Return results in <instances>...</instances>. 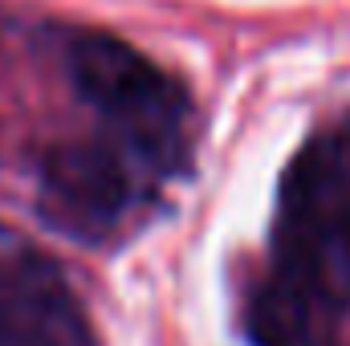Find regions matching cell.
Instances as JSON below:
<instances>
[{
    "label": "cell",
    "instance_id": "obj_2",
    "mask_svg": "<svg viewBox=\"0 0 350 346\" xmlns=\"http://www.w3.org/2000/svg\"><path fill=\"white\" fill-rule=\"evenodd\" d=\"M70 74L90 106L118 122L139 147L151 155L167 151L187 98L151 57L110 33H86L70 45Z\"/></svg>",
    "mask_w": 350,
    "mask_h": 346
},
{
    "label": "cell",
    "instance_id": "obj_4",
    "mask_svg": "<svg viewBox=\"0 0 350 346\" xmlns=\"http://www.w3.org/2000/svg\"><path fill=\"white\" fill-rule=\"evenodd\" d=\"M131 204V172L102 143H57L41 163V208L70 232L94 237Z\"/></svg>",
    "mask_w": 350,
    "mask_h": 346
},
{
    "label": "cell",
    "instance_id": "obj_1",
    "mask_svg": "<svg viewBox=\"0 0 350 346\" xmlns=\"http://www.w3.org/2000/svg\"><path fill=\"white\" fill-rule=\"evenodd\" d=\"M273 253L277 273L314 306L350 302V168L334 143H314L289 163Z\"/></svg>",
    "mask_w": 350,
    "mask_h": 346
},
{
    "label": "cell",
    "instance_id": "obj_5",
    "mask_svg": "<svg viewBox=\"0 0 350 346\" xmlns=\"http://www.w3.org/2000/svg\"><path fill=\"white\" fill-rule=\"evenodd\" d=\"M314 302L281 273L253 289L249 338L253 346H314Z\"/></svg>",
    "mask_w": 350,
    "mask_h": 346
},
{
    "label": "cell",
    "instance_id": "obj_3",
    "mask_svg": "<svg viewBox=\"0 0 350 346\" xmlns=\"http://www.w3.org/2000/svg\"><path fill=\"white\" fill-rule=\"evenodd\" d=\"M0 346H94L53 261L0 224Z\"/></svg>",
    "mask_w": 350,
    "mask_h": 346
}]
</instances>
